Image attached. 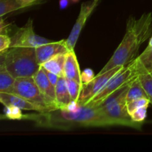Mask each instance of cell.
<instances>
[{
    "label": "cell",
    "instance_id": "obj_4",
    "mask_svg": "<svg viewBox=\"0 0 152 152\" xmlns=\"http://www.w3.org/2000/svg\"><path fill=\"white\" fill-rule=\"evenodd\" d=\"M132 81L129 82V83L111 94L103 102L94 108H98L103 114L111 118L126 122L133 121L131 119L130 114L128 112L127 101H126L128 91Z\"/></svg>",
    "mask_w": 152,
    "mask_h": 152
},
{
    "label": "cell",
    "instance_id": "obj_24",
    "mask_svg": "<svg viewBox=\"0 0 152 152\" xmlns=\"http://www.w3.org/2000/svg\"><path fill=\"white\" fill-rule=\"evenodd\" d=\"M150 102L149 99L148 98H140V99H134L133 101L128 102L127 103V110L129 114H132L134 111L137 110L140 107L144 106V105H149Z\"/></svg>",
    "mask_w": 152,
    "mask_h": 152
},
{
    "label": "cell",
    "instance_id": "obj_25",
    "mask_svg": "<svg viewBox=\"0 0 152 152\" xmlns=\"http://www.w3.org/2000/svg\"><path fill=\"white\" fill-rule=\"evenodd\" d=\"M11 47V37L8 34H0V54L4 53Z\"/></svg>",
    "mask_w": 152,
    "mask_h": 152
},
{
    "label": "cell",
    "instance_id": "obj_26",
    "mask_svg": "<svg viewBox=\"0 0 152 152\" xmlns=\"http://www.w3.org/2000/svg\"><path fill=\"white\" fill-rule=\"evenodd\" d=\"M96 76L94 75V72L91 68H86L83 72L81 73V82L82 84L85 85L90 83L91 80L94 79Z\"/></svg>",
    "mask_w": 152,
    "mask_h": 152
},
{
    "label": "cell",
    "instance_id": "obj_14",
    "mask_svg": "<svg viewBox=\"0 0 152 152\" xmlns=\"http://www.w3.org/2000/svg\"><path fill=\"white\" fill-rule=\"evenodd\" d=\"M65 59H66V53L58 54L45 62L44 63L41 64V67H42L46 71L56 74L59 77H65L64 66H65Z\"/></svg>",
    "mask_w": 152,
    "mask_h": 152
},
{
    "label": "cell",
    "instance_id": "obj_15",
    "mask_svg": "<svg viewBox=\"0 0 152 152\" xmlns=\"http://www.w3.org/2000/svg\"><path fill=\"white\" fill-rule=\"evenodd\" d=\"M55 89H56V99L58 108L62 109L71 101V97L68 91L65 77H59L55 86Z\"/></svg>",
    "mask_w": 152,
    "mask_h": 152
},
{
    "label": "cell",
    "instance_id": "obj_28",
    "mask_svg": "<svg viewBox=\"0 0 152 152\" xmlns=\"http://www.w3.org/2000/svg\"><path fill=\"white\" fill-rule=\"evenodd\" d=\"M80 0H59V8L60 10H64L69 7L71 4H74L77 3Z\"/></svg>",
    "mask_w": 152,
    "mask_h": 152
},
{
    "label": "cell",
    "instance_id": "obj_18",
    "mask_svg": "<svg viewBox=\"0 0 152 152\" xmlns=\"http://www.w3.org/2000/svg\"><path fill=\"white\" fill-rule=\"evenodd\" d=\"M140 98H148V95L137 76L131 83L127 94L126 101L128 103L131 101L140 99Z\"/></svg>",
    "mask_w": 152,
    "mask_h": 152
},
{
    "label": "cell",
    "instance_id": "obj_32",
    "mask_svg": "<svg viewBox=\"0 0 152 152\" xmlns=\"http://www.w3.org/2000/svg\"><path fill=\"white\" fill-rule=\"evenodd\" d=\"M147 48H152V36H151V39H150L149 43H148V47H147Z\"/></svg>",
    "mask_w": 152,
    "mask_h": 152
},
{
    "label": "cell",
    "instance_id": "obj_6",
    "mask_svg": "<svg viewBox=\"0 0 152 152\" xmlns=\"http://www.w3.org/2000/svg\"><path fill=\"white\" fill-rule=\"evenodd\" d=\"M13 94L19 95L34 105L39 107L43 112L56 110V108L46 100L33 77L16 78Z\"/></svg>",
    "mask_w": 152,
    "mask_h": 152
},
{
    "label": "cell",
    "instance_id": "obj_20",
    "mask_svg": "<svg viewBox=\"0 0 152 152\" xmlns=\"http://www.w3.org/2000/svg\"><path fill=\"white\" fill-rule=\"evenodd\" d=\"M22 110L19 107L14 105H4V114L1 115V119L7 120H21L23 118Z\"/></svg>",
    "mask_w": 152,
    "mask_h": 152
},
{
    "label": "cell",
    "instance_id": "obj_7",
    "mask_svg": "<svg viewBox=\"0 0 152 152\" xmlns=\"http://www.w3.org/2000/svg\"><path fill=\"white\" fill-rule=\"evenodd\" d=\"M126 66H117L102 74H97L93 80L87 84L83 85L81 94L78 102L81 105L87 104L94 96L97 94L108 83V82Z\"/></svg>",
    "mask_w": 152,
    "mask_h": 152
},
{
    "label": "cell",
    "instance_id": "obj_19",
    "mask_svg": "<svg viewBox=\"0 0 152 152\" xmlns=\"http://www.w3.org/2000/svg\"><path fill=\"white\" fill-rule=\"evenodd\" d=\"M22 9L17 0H0V16L3 17L4 15Z\"/></svg>",
    "mask_w": 152,
    "mask_h": 152
},
{
    "label": "cell",
    "instance_id": "obj_1",
    "mask_svg": "<svg viewBox=\"0 0 152 152\" xmlns=\"http://www.w3.org/2000/svg\"><path fill=\"white\" fill-rule=\"evenodd\" d=\"M22 120L33 122L39 128L69 131L80 127H108L127 126L141 130L143 123L126 122L111 118L98 108L81 105L77 111H67L56 109L47 112L24 114Z\"/></svg>",
    "mask_w": 152,
    "mask_h": 152
},
{
    "label": "cell",
    "instance_id": "obj_3",
    "mask_svg": "<svg viewBox=\"0 0 152 152\" xmlns=\"http://www.w3.org/2000/svg\"><path fill=\"white\" fill-rule=\"evenodd\" d=\"M0 66H2L15 78L33 77L39 70L35 48L10 47L0 54Z\"/></svg>",
    "mask_w": 152,
    "mask_h": 152
},
{
    "label": "cell",
    "instance_id": "obj_33",
    "mask_svg": "<svg viewBox=\"0 0 152 152\" xmlns=\"http://www.w3.org/2000/svg\"><path fill=\"white\" fill-rule=\"evenodd\" d=\"M151 76H152V73H151Z\"/></svg>",
    "mask_w": 152,
    "mask_h": 152
},
{
    "label": "cell",
    "instance_id": "obj_27",
    "mask_svg": "<svg viewBox=\"0 0 152 152\" xmlns=\"http://www.w3.org/2000/svg\"><path fill=\"white\" fill-rule=\"evenodd\" d=\"M80 103L78 102V101H74L71 100L66 106L64 108H62V110H65V111H75L80 108Z\"/></svg>",
    "mask_w": 152,
    "mask_h": 152
},
{
    "label": "cell",
    "instance_id": "obj_8",
    "mask_svg": "<svg viewBox=\"0 0 152 152\" xmlns=\"http://www.w3.org/2000/svg\"><path fill=\"white\" fill-rule=\"evenodd\" d=\"M51 42L34 33L33 21L28 19V22L22 28H19L11 37V47L37 48L42 45Z\"/></svg>",
    "mask_w": 152,
    "mask_h": 152
},
{
    "label": "cell",
    "instance_id": "obj_9",
    "mask_svg": "<svg viewBox=\"0 0 152 152\" xmlns=\"http://www.w3.org/2000/svg\"><path fill=\"white\" fill-rule=\"evenodd\" d=\"M101 0H88L81 4L80 11L79 16L76 20L75 24L68 36V39H66V44L69 50H74L77 42L80 37L82 30L84 28L86 22L89 16L91 15L94 10H95Z\"/></svg>",
    "mask_w": 152,
    "mask_h": 152
},
{
    "label": "cell",
    "instance_id": "obj_10",
    "mask_svg": "<svg viewBox=\"0 0 152 152\" xmlns=\"http://www.w3.org/2000/svg\"><path fill=\"white\" fill-rule=\"evenodd\" d=\"M37 60L39 63H44L48 59L58 54H65L70 51L66 44V39H62L57 42H50L42 45L35 48Z\"/></svg>",
    "mask_w": 152,
    "mask_h": 152
},
{
    "label": "cell",
    "instance_id": "obj_5",
    "mask_svg": "<svg viewBox=\"0 0 152 152\" xmlns=\"http://www.w3.org/2000/svg\"><path fill=\"white\" fill-rule=\"evenodd\" d=\"M139 74L136 69L135 62L134 60L129 65L125 67L123 69L119 71L116 75H114L108 82L105 87L97 94L95 95L87 104H86V105H88L93 108L98 106L111 94L115 92L116 91L120 89L129 82L132 81Z\"/></svg>",
    "mask_w": 152,
    "mask_h": 152
},
{
    "label": "cell",
    "instance_id": "obj_21",
    "mask_svg": "<svg viewBox=\"0 0 152 152\" xmlns=\"http://www.w3.org/2000/svg\"><path fill=\"white\" fill-rule=\"evenodd\" d=\"M138 77L148 95L150 102L152 105V76L149 73L145 71H140L138 72Z\"/></svg>",
    "mask_w": 152,
    "mask_h": 152
},
{
    "label": "cell",
    "instance_id": "obj_22",
    "mask_svg": "<svg viewBox=\"0 0 152 152\" xmlns=\"http://www.w3.org/2000/svg\"><path fill=\"white\" fill-rule=\"evenodd\" d=\"M66 83L68 91L71 95V100L78 101L80 94H81L83 84L79 83L78 82L74 80H70V79H66Z\"/></svg>",
    "mask_w": 152,
    "mask_h": 152
},
{
    "label": "cell",
    "instance_id": "obj_11",
    "mask_svg": "<svg viewBox=\"0 0 152 152\" xmlns=\"http://www.w3.org/2000/svg\"><path fill=\"white\" fill-rule=\"evenodd\" d=\"M33 78L46 100L56 109H59L56 104L55 86L49 80L45 70L42 67H40L39 70L34 74Z\"/></svg>",
    "mask_w": 152,
    "mask_h": 152
},
{
    "label": "cell",
    "instance_id": "obj_23",
    "mask_svg": "<svg viewBox=\"0 0 152 152\" xmlns=\"http://www.w3.org/2000/svg\"><path fill=\"white\" fill-rule=\"evenodd\" d=\"M149 105H144V106L140 107L137 110L134 111L132 114H130V117L132 120L136 123H143L145 119L146 118L147 116V109Z\"/></svg>",
    "mask_w": 152,
    "mask_h": 152
},
{
    "label": "cell",
    "instance_id": "obj_12",
    "mask_svg": "<svg viewBox=\"0 0 152 152\" xmlns=\"http://www.w3.org/2000/svg\"><path fill=\"white\" fill-rule=\"evenodd\" d=\"M0 102L4 105H14L19 107L22 111H34L43 112L39 107L34 105L22 96L15 94L0 93Z\"/></svg>",
    "mask_w": 152,
    "mask_h": 152
},
{
    "label": "cell",
    "instance_id": "obj_30",
    "mask_svg": "<svg viewBox=\"0 0 152 152\" xmlns=\"http://www.w3.org/2000/svg\"><path fill=\"white\" fill-rule=\"evenodd\" d=\"M45 72H46V74H47V76H48V79H49V80H50V83H51L53 86H56V83H57L58 80H59V76L56 75V74H53V73L50 72V71H46V70H45Z\"/></svg>",
    "mask_w": 152,
    "mask_h": 152
},
{
    "label": "cell",
    "instance_id": "obj_13",
    "mask_svg": "<svg viewBox=\"0 0 152 152\" xmlns=\"http://www.w3.org/2000/svg\"><path fill=\"white\" fill-rule=\"evenodd\" d=\"M64 73L66 79L74 80L81 83V71H80V65L77 60V55L74 50H70L66 53L65 66H64Z\"/></svg>",
    "mask_w": 152,
    "mask_h": 152
},
{
    "label": "cell",
    "instance_id": "obj_2",
    "mask_svg": "<svg viewBox=\"0 0 152 152\" xmlns=\"http://www.w3.org/2000/svg\"><path fill=\"white\" fill-rule=\"evenodd\" d=\"M152 32V13H146L137 19L131 16L126 25L123 40L105 66L98 74H102L117 66H127L138 56L141 45Z\"/></svg>",
    "mask_w": 152,
    "mask_h": 152
},
{
    "label": "cell",
    "instance_id": "obj_31",
    "mask_svg": "<svg viewBox=\"0 0 152 152\" xmlns=\"http://www.w3.org/2000/svg\"><path fill=\"white\" fill-rule=\"evenodd\" d=\"M17 1L22 6V8H25L37 3L38 0H17Z\"/></svg>",
    "mask_w": 152,
    "mask_h": 152
},
{
    "label": "cell",
    "instance_id": "obj_29",
    "mask_svg": "<svg viewBox=\"0 0 152 152\" xmlns=\"http://www.w3.org/2000/svg\"><path fill=\"white\" fill-rule=\"evenodd\" d=\"M0 34H8V31L10 29V24L6 23L4 22V19L2 17H1V22H0Z\"/></svg>",
    "mask_w": 152,
    "mask_h": 152
},
{
    "label": "cell",
    "instance_id": "obj_16",
    "mask_svg": "<svg viewBox=\"0 0 152 152\" xmlns=\"http://www.w3.org/2000/svg\"><path fill=\"white\" fill-rule=\"evenodd\" d=\"M137 72L145 71L152 73V48H146L145 50L134 59Z\"/></svg>",
    "mask_w": 152,
    "mask_h": 152
},
{
    "label": "cell",
    "instance_id": "obj_17",
    "mask_svg": "<svg viewBox=\"0 0 152 152\" xmlns=\"http://www.w3.org/2000/svg\"><path fill=\"white\" fill-rule=\"evenodd\" d=\"M16 78L4 67L0 66V93L13 94Z\"/></svg>",
    "mask_w": 152,
    "mask_h": 152
}]
</instances>
